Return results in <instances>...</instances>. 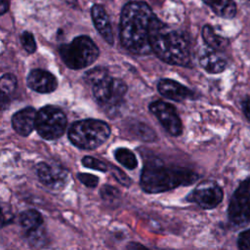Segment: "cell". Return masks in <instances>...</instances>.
I'll return each mask as SVG.
<instances>
[{
  "label": "cell",
  "mask_w": 250,
  "mask_h": 250,
  "mask_svg": "<svg viewBox=\"0 0 250 250\" xmlns=\"http://www.w3.org/2000/svg\"><path fill=\"white\" fill-rule=\"evenodd\" d=\"M93 95L96 102L106 109L118 107L124 101L127 93V84L119 78L108 74L92 85Z\"/></svg>",
  "instance_id": "cell-6"
},
{
  "label": "cell",
  "mask_w": 250,
  "mask_h": 250,
  "mask_svg": "<svg viewBox=\"0 0 250 250\" xmlns=\"http://www.w3.org/2000/svg\"><path fill=\"white\" fill-rule=\"evenodd\" d=\"M224 192L222 188L214 181L201 182L189 193L188 199L195 202L203 209H213L223 200Z\"/></svg>",
  "instance_id": "cell-10"
},
{
  "label": "cell",
  "mask_w": 250,
  "mask_h": 250,
  "mask_svg": "<svg viewBox=\"0 0 250 250\" xmlns=\"http://www.w3.org/2000/svg\"><path fill=\"white\" fill-rule=\"evenodd\" d=\"M201 36L205 44L212 50L222 52L226 50L229 44V40L223 36H220L215 32L213 27L209 24H206L202 27Z\"/></svg>",
  "instance_id": "cell-18"
},
{
  "label": "cell",
  "mask_w": 250,
  "mask_h": 250,
  "mask_svg": "<svg viewBox=\"0 0 250 250\" xmlns=\"http://www.w3.org/2000/svg\"><path fill=\"white\" fill-rule=\"evenodd\" d=\"M17 87V78L11 73H6L0 77V89L6 94H12Z\"/></svg>",
  "instance_id": "cell-23"
},
{
  "label": "cell",
  "mask_w": 250,
  "mask_h": 250,
  "mask_svg": "<svg viewBox=\"0 0 250 250\" xmlns=\"http://www.w3.org/2000/svg\"><path fill=\"white\" fill-rule=\"evenodd\" d=\"M138 247H141V248H145V246L144 245H142V244H139V243H131V244H129L128 246H127V248H129V249H132V248H138Z\"/></svg>",
  "instance_id": "cell-34"
},
{
  "label": "cell",
  "mask_w": 250,
  "mask_h": 250,
  "mask_svg": "<svg viewBox=\"0 0 250 250\" xmlns=\"http://www.w3.org/2000/svg\"><path fill=\"white\" fill-rule=\"evenodd\" d=\"M148 42L161 61L169 64L188 66L191 52L188 37L180 30L171 28L154 16L148 27Z\"/></svg>",
  "instance_id": "cell-2"
},
{
  "label": "cell",
  "mask_w": 250,
  "mask_h": 250,
  "mask_svg": "<svg viewBox=\"0 0 250 250\" xmlns=\"http://www.w3.org/2000/svg\"><path fill=\"white\" fill-rule=\"evenodd\" d=\"M100 194L102 199L109 204L115 203L120 198V191L112 186L104 185L100 189Z\"/></svg>",
  "instance_id": "cell-22"
},
{
  "label": "cell",
  "mask_w": 250,
  "mask_h": 250,
  "mask_svg": "<svg viewBox=\"0 0 250 250\" xmlns=\"http://www.w3.org/2000/svg\"><path fill=\"white\" fill-rule=\"evenodd\" d=\"M9 0H0V15L5 14L9 10Z\"/></svg>",
  "instance_id": "cell-33"
},
{
  "label": "cell",
  "mask_w": 250,
  "mask_h": 250,
  "mask_svg": "<svg viewBox=\"0 0 250 250\" xmlns=\"http://www.w3.org/2000/svg\"><path fill=\"white\" fill-rule=\"evenodd\" d=\"M14 220V213L8 203L0 201V228H3Z\"/></svg>",
  "instance_id": "cell-25"
},
{
  "label": "cell",
  "mask_w": 250,
  "mask_h": 250,
  "mask_svg": "<svg viewBox=\"0 0 250 250\" xmlns=\"http://www.w3.org/2000/svg\"><path fill=\"white\" fill-rule=\"evenodd\" d=\"M20 224L28 233L40 229L43 224V218L38 211L29 209L20 215Z\"/></svg>",
  "instance_id": "cell-19"
},
{
  "label": "cell",
  "mask_w": 250,
  "mask_h": 250,
  "mask_svg": "<svg viewBox=\"0 0 250 250\" xmlns=\"http://www.w3.org/2000/svg\"><path fill=\"white\" fill-rule=\"evenodd\" d=\"M27 86L38 93H51L58 86L57 78L50 72L43 69H33L26 79Z\"/></svg>",
  "instance_id": "cell-13"
},
{
  "label": "cell",
  "mask_w": 250,
  "mask_h": 250,
  "mask_svg": "<svg viewBox=\"0 0 250 250\" xmlns=\"http://www.w3.org/2000/svg\"><path fill=\"white\" fill-rule=\"evenodd\" d=\"M237 247L240 250H250V229L239 233L237 238Z\"/></svg>",
  "instance_id": "cell-30"
},
{
  "label": "cell",
  "mask_w": 250,
  "mask_h": 250,
  "mask_svg": "<svg viewBox=\"0 0 250 250\" xmlns=\"http://www.w3.org/2000/svg\"><path fill=\"white\" fill-rule=\"evenodd\" d=\"M228 217L234 226H244L250 222V177L243 180L233 192L228 208Z\"/></svg>",
  "instance_id": "cell-8"
},
{
  "label": "cell",
  "mask_w": 250,
  "mask_h": 250,
  "mask_svg": "<svg viewBox=\"0 0 250 250\" xmlns=\"http://www.w3.org/2000/svg\"><path fill=\"white\" fill-rule=\"evenodd\" d=\"M108 74L107 70L104 67H95L89 71H87L84 75V79L85 81L90 84V85H94L95 83H97L99 80H101L102 78H104V76H106Z\"/></svg>",
  "instance_id": "cell-24"
},
{
  "label": "cell",
  "mask_w": 250,
  "mask_h": 250,
  "mask_svg": "<svg viewBox=\"0 0 250 250\" xmlns=\"http://www.w3.org/2000/svg\"><path fill=\"white\" fill-rule=\"evenodd\" d=\"M79 181L88 188H96L99 184V178L95 175L88 173H79L77 175Z\"/></svg>",
  "instance_id": "cell-29"
},
{
  "label": "cell",
  "mask_w": 250,
  "mask_h": 250,
  "mask_svg": "<svg viewBox=\"0 0 250 250\" xmlns=\"http://www.w3.org/2000/svg\"><path fill=\"white\" fill-rule=\"evenodd\" d=\"M199 65L208 73L217 74L223 72L227 66V60L218 53V51H207L203 53L199 59Z\"/></svg>",
  "instance_id": "cell-16"
},
{
  "label": "cell",
  "mask_w": 250,
  "mask_h": 250,
  "mask_svg": "<svg viewBox=\"0 0 250 250\" xmlns=\"http://www.w3.org/2000/svg\"><path fill=\"white\" fill-rule=\"evenodd\" d=\"M217 16L230 20L236 15V4L233 0H202Z\"/></svg>",
  "instance_id": "cell-17"
},
{
  "label": "cell",
  "mask_w": 250,
  "mask_h": 250,
  "mask_svg": "<svg viewBox=\"0 0 250 250\" xmlns=\"http://www.w3.org/2000/svg\"><path fill=\"white\" fill-rule=\"evenodd\" d=\"M21 45L23 47V49L29 53L32 54L35 52L36 50V43L34 40V37L32 35V33L28 32V31H23L21 35Z\"/></svg>",
  "instance_id": "cell-28"
},
{
  "label": "cell",
  "mask_w": 250,
  "mask_h": 250,
  "mask_svg": "<svg viewBox=\"0 0 250 250\" xmlns=\"http://www.w3.org/2000/svg\"><path fill=\"white\" fill-rule=\"evenodd\" d=\"M108 168L110 169V172H111L112 176L114 177V179L119 184H121L122 186H124L126 188H129L132 185L133 182H132L131 178L125 172H123L121 169H119L118 167H116L114 165H109Z\"/></svg>",
  "instance_id": "cell-27"
},
{
  "label": "cell",
  "mask_w": 250,
  "mask_h": 250,
  "mask_svg": "<svg viewBox=\"0 0 250 250\" xmlns=\"http://www.w3.org/2000/svg\"><path fill=\"white\" fill-rule=\"evenodd\" d=\"M242 110L244 112L245 117L250 121V97H247L242 102Z\"/></svg>",
  "instance_id": "cell-32"
},
{
  "label": "cell",
  "mask_w": 250,
  "mask_h": 250,
  "mask_svg": "<svg viewBox=\"0 0 250 250\" xmlns=\"http://www.w3.org/2000/svg\"><path fill=\"white\" fill-rule=\"evenodd\" d=\"M151 8L142 1H131L124 5L120 15L119 38L121 45L135 55H148V27L154 17Z\"/></svg>",
  "instance_id": "cell-1"
},
{
  "label": "cell",
  "mask_w": 250,
  "mask_h": 250,
  "mask_svg": "<svg viewBox=\"0 0 250 250\" xmlns=\"http://www.w3.org/2000/svg\"><path fill=\"white\" fill-rule=\"evenodd\" d=\"M67 124L65 114L58 107L46 105L36 114L35 129L46 140H56L62 136Z\"/></svg>",
  "instance_id": "cell-7"
},
{
  "label": "cell",
  "mask_w": 250,
  "mask_h": 250,
  "mask_svg": "<svg viewBox=\"0 0 250 250\" xmlns=\"http://www.w3.org/2000/svg\"><path fill=\"white\" fill-rule=\"evenodd\" d=\"M10 105V98L8 97V94H6L4 91L0 89V109L5 110Z\"/></svg>",
  "instance_id": "cell-31"
},
{
  "label": "cell",
  "mask_w": 250,
  "mask_h": 250,
  "mask_svg": "<svg viewBox=\"0 0 250 250\" xmlns=\"http://www.w3.org/2000/svg\"><path fill=\"white\" fill-rule=\"evenodd\" d=\"M110 136L107 123L97 119H84L74 122L68 131L70 142L82 149H95L104 144Z\"/></svg>",
  "instance_id": "cell-4"
},
{
  "label": "cell",
  "mask_w": 250,
  "mask_h": 250,
  "mask_svg": "<svg viewBox=\"0 0 250 250\" xmlns=\"http://www.w3.org/2000/svg\"><path fill=\"white\" fill-rule=\"evenodd\" d=\"M36 114V110L30 106L16 112L12 117L14 130L21 136H28L35 128Z\"/></svg>",
  "instance_id": "cell-14"
},
{
  "label": "cell",
  "mask_w": 250,
  "mask_h": 250,
  "mask_svg": "<svg viewBox=\"0 0 250 250\" xmlns=\"http://www.w3.org/2000/svg\"><path fill=\"white\" fill-rule=\"evenodd\" d=\"M37 176L39 181L52 190L63 188L69 179V174L66 169L58 164L46 162H41L37 165Z\"/></svg>",
  "instance_id": "cell-11"
},
{
  "label": "cell",
  "mask_w": 250,
  "mask_h": 250,
  "mask_svg": "<svg viewBox=\"0 0 250 250\" xmlns=\"http://www.w3.org/2000/svg\"><path fill=\"white\" fill-rule=\"evenodd\" d=\"M198 179L191 169L167 166L159 159L146 161L141 173L140 186L146 193H161L180 186H188Z\"/></svg>",
  "instance_id": "cell-3"
},
{
  "label": "cell",
  "mask_w": 250,
  "mask_h": 250,
  "mask_svg": "<svg viewBox=\"0 0 250 250\" xmlns=\"http://www.w3.org/2000/svg\"><path fill=\"white\" fill-rule=\"evenodd\" d=\"M63 62L71 69H81L92 64L99 57L100 51L95 42L86 35L75 37L70 43L60 47Z\"/></svg>",
  "instance_id": "cell-5"
},
{
  "label": "cell",
  "mask_w": 250,
  "mask_h": 250,
  "mask_svg": "<svg viewBox=\"0 0 250 250\" xmlns=\"http://www.w3.org/2000/svg\"><path fill=\"white\" fill-rule=\"evenodd\" d=\"M128 130L131 132L132 135H134L135 138L140 139L142 141L146 142H152L156 139V135L154 131L149 128L146 124L135 121L134 123H130Z\"/></svg>",
  "instance_id": "cell-20"
},
{
  "label": "cell",
  "mask_w": 250,
  "mask_h": 250,
  "mask_svg": "<svg viewBox=\"0 0 250 250\" xmlns=\"http://www.w3.org/2000/svg\"><path fill=\"white\" fill-rule=\"evenodd\" d=\"M148 107L167 133L174 137L182 134L183 124L173 104L163 101H155L152 102Z\"/></svg>",
  "instance_id": "cell-9"
},
{
  "label": "cell",
  "mask_w": 250,
  "mask_h": 250,
  "mask_svg": "<svg viewBox=\"0 0 250 250\" xmlns=\"http://www.w3.org/2000/svg\"><path fill=\"white\" fill-rule=\"evenodd\" d=\"M114 157L117 162L129 170H134L138 166V160L133 151L126 147H118L114 150Z\"/></svg>",
  "instance_id": "cell-21"
},
{
  "label": "cell",
  "mask_w": 250,
  "mask_h": 250,
  "mask_svg": "<svg viewBox=\"0 0 250 250\" xmlns=\"http://www.w3.org/2000/svg\"><path fill=\"white\" fill-rule=\"evenodd\" d=\"M81 161H82V164L87 168L99 170L101 172H106L108 170V166L104 162L92 156H84Z\"/></svg>",
  "instance_id": "cell-26"
},
{
  "label": "cell",
  "mask_w": 250,
  "mask_h": 250,
  "mask_svg": "<svg viewBox=\"0 0 250 250\" xmlns=\"http://www.w3.org/2000/svg\"><path fill=\"white\" fill-rule=\"evenodd\" d=\"M157 90L163 97L179 103L195 98V94L190 89L169 78L160 79L157 83Z\"/></svg>",
  "instance_id": "cell-12"
},
{
  "label": "cell",
  "mask_w": 250,
  "mask_h": 250,
  "mask_svg": "<svg viewBox=\"0 0 250 250\" xmlns=\"http://www.w3.org/2000/svg\"><path fill=\"white\" fill-rule=\"evenodd\" d=\"M91 16L96 29L102 35V37L109 44L113 45V32L109 18L103 6L95 4L91 8Z\"/></svg>",
  "instance_id": "cell-15"
}]
</instances>
